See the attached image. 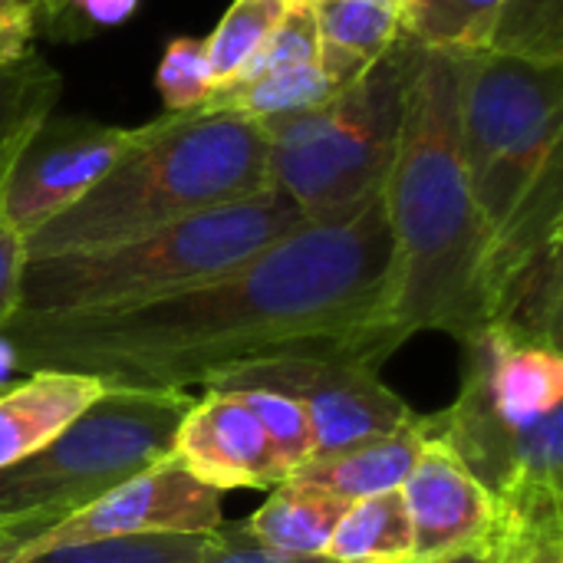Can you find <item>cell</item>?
<instances>
[{
    "mask_svg": "<svg viewBox=\"0 0 563 563\" xmlns=\"http://www.w3.org/2000/svg\"><path fill=\"white\" fill-rule=\"evenodd\" d=\"M231 393L244 396L247 409L261 422V429H264L267 442L274 445L280 465L287 468V475H294L300 465H307L317 455L310 419L294 399L277 396V393H264V389H231Z\"/></svg>",
    "mask_w": 563,
    "mask_h": 563,
    "instance_id": "obj_25",
    "label": "cell"
},
{
    "mask_svg": "<svg viewBox=\"0 0 563 563\" xmlns=\"http://www.w3.org/2000/svg\"><path fill=\"white\" fill-rule=\"evenodd\" d=\"M310 63H320L317 13H313V3H297L284 13V20L264 40V46L257 49L251 66L241 73V79L277 73V69H294V66H310Z\"/></svg>",
    "mask_w": 563,
    "mask_h": 563,
    "instance_id": "obj_26",
    "label": "cell"
},
{
    "mask_svg": "<svg viewBox=\"0 0 563 563\" xmlns=\"http://www.w3.org/2000/svg\"><path fill=\"white\" fill-rule=\"evenodd\" d=\"M205 389H264L294 399L313 429L317 455L393 432L419 412L396 396L379 366L356 353H287L238 366Z\"/></svg>",
    "mask_w": 563,
    "mask_h": 563,
    "instance_id": "obj_8",
    "label": "cell"
},
{
    "mask_svg": "<svg viewBox=\"0 0 563 563\" xmlns=\"http://www.w3.org/2000/svg\"><path fill=\"white\" fill-rule=\"evenodd\" d=\"M172 459L214 492H271L287 482L274 445L241 393L205 389L178 426Z\"/></svg>",
    "mask_w": 563,
    "mask_h": 563,
    "instance_id": "obj_12",
    "label": "cell"
},
{
    "mask_svg": "<svg viewBox=\"0 0 563 563\" xmlns=\"http://www.w3.org/2000/svg\"><path fill=\"white\" fill-rule=\"evenodd\" d=\"M505 561L508 563H563V521L505 525Z\"/></svg>",
    "mask_w": 563,
    "mask_h": 563,
    "instance_id": "obj_28",
    "label": "cell"
},
{
    "mask_svg": "<svg viewBox=\"0 0 563 563\" xmlns=\"http://www.w3.org/2000/svg\"><path fill=\"white\" fill-rule=\"evenodd\" d=\"M221 492L208 488L188 475L172 455L132 475L99 501L86 505L73 518L43 531L10 561H26L33 554L102 544L125 538H172V534H214L224 525Z\"/></svg>",
    "mask_w": 563,
    "mask_h": 563,
    "instance_id": "obj_10",
    "label": "cell"
},
{
    "mask_svg": "<svg viewBox=\"0 0 563 563\" xmlns=\"http://www.w3.org/2000/svg\"><path fill=\"white\" fill-rule=\"evenodd\" d=\"M26 251L23 241L0 224V327L20 310V277H23Z\"/></svg>",
    "mask_w": 563,
    "mask_h": 563,
    "instance_id": "obj_31",
    "label": "cell"
},
{
    "mask_svg": "<svg viewBox=\"0 0 563 563\" xmlns=\"http://www.w3.org/2000/svg\"><path fill=\"white\" fill-rule=\"evenodd\" d=\"M303 224H310L303 211L271 188L257 198L109 247L26 257L20 313H106L142 307L228 274Z\"/></svg>",
    "mask_w": 563,
    "mask_h": 563,
    "instance_id": "obj_4",
    "label": "cell"
},
{
    "mask_svg": "<svg viewBox=\"0 0 563 563\" xmlns=\"http://www.w3.org/2000/svg\"><path fill=\"white\" fill-rule=\"evenodd\" d=\"M492 53L563 63V0H508Z\"/></svg>",
    "mask_w": 563,
    "mask_h": 563,
    "instance_id": "obj_22",
    "label": "cell"
},
{
    "mask_svg": "<svg viewBox=\"0 0 563 563\" xmlns=\"http://www.w3.org/2000/svg\"><path fill=\"white\" fill-rule=\"evenodd\" d=\"M426 442H429V416H416L412 422L393 432L360 439L327 455H313L290 478L320 485L330 495L353 505L373 495L399 492L402 482L412 475Z\"/></svg>",
    "mask_w": 563,
    "mask_h": 563,
    "instance_id": "obj_14",
    "label": "cell"
},
{
    "mask_svg": "<svg viewBox=\"0 0 563 563\" xmlns=\"http://www.w3.org/2000/svg\"><path fill=\"white\" fill-rule=\"evenodd\" d=\"M508 0H406V36L432 53L485 56Z\"/></svg>",
    "mask_w": 563,
    "mask_h": 563,
    "instance_id": "obj_19",
    "label": "cell"
},
{
    "mask_svg": "<svg viewBox=\"0 0 563 563\" xmlns=\"http://www.w3.org/2000/svg\"><path fill=\"white\" fill-rule=\"evenodd\" d=\"M155 86L162 92L165 112H198L205 99L214 92L211 63L205 53V40L175 36L165 43V53L155 69Z\"/></svg>",
    "mask_w": 563,
    "mask_h": 563,
    "instance_id": "obj_24",
    "label": "cell"
},
{
    "mask_svg": "<svg viewBox=\"0 0 563 563\" xmlns=\"http://www.w3.org/2000/svg\"><path fill=\"white\" fill-rule=\"evenodd\" d=\"M36 36V3L33 0H0V69L26 59Z\"/></svg>",
    "mask_w": 563,
    "mask_h": 563,
    "instance_id": "obj_30",
    "label": "cell"
},
{
    "mask_svg": "<svg viewBox=\"0 0 563 563\" xmlns=\"http://www.w3.org/2000/svg\"><path fill=\"white\" fill-rule=\"evenodd\" d=\"M422 53L426 46L402 36L323 106L261 122L271 148V185L310 224L353 214L383 195Z\"/></svg>",
    "mask_w": 563,
    "mask_h": 563,
    "instance_id": "obj_5",
    "label": "cell"
},
{
    "mask_svg": "<svg viewBox=\"0 0 563 563\" xmlns=\"http://www.w3.org/2000/svg\"><path fill=\"white\" fill-rule=\"evenodd\" d=\"M33 538H30V531H23V528H16V525H7V521H0V563H7L16 551H23L26 544H30Z\"/></svg>",
    "mask_w": 563,
    "mask_h": 563,
    "instance_id": "obj_33",
    "label": "cell"
},
{
    "mask_svg": "<svg viewBox=\"0 0 563 563\" xmlns=\"http://www.w3.org/2000/svg\"><path fill=\"white\" fill-rule=\"evenodd\" d=\"M198 563H330L327 558H290V554H277V551H267L261 548L244 521H234V525H221L214 534H211V548L205 551V558Z\"/></svg>",
    "mask_w": 563,
    "mask_h": 563,
    "instance_id": "obj_29",
    "label": "cell"
},
{
    "mask_svg": "<svg viewBox=\"0 0 563 563\" xmlns=\"http://www.w3.org/2000/svg\"><path fill=\"white\" fill-rule=\"evenodd\" d=\"M287 10V0H234L221 13L214 30L205 36L214 89H224L241 79V73L251 66V59L257 56V49L274 33Z\"/></svg>",
    "mask_w": 563,
    "mask_h": 563,
    "instance_id": "obj_21",
    "label": "cell"
},
{
    "mask_svg": "<svg viewBox=\"0 0 563 563\" xmlns=\"http://www.w3.org/2000/svg\"><path fill=\"white\" fill-rule=\"evenodd\" d=\"M412 525V561L442 563L498 538L501 515L495 498L472 478L452 449L429 435L412 475L402 482Z\"/></svg>",
    "mask_w": 563,
    "mask_h": 563,
    "instance_id": "obj_11",
    "label": "cell"
},
{
    "mask_svg": "<svg viewBox=\"0 0 563 563\" xmlns=\"http://www.w3.org/2000/svg\"><path fill=\"white\" fill-rule=\"evenodd\" d=\"M563 63L485 53L468 59L459 145L492 241L548 188L563 185Z\"/></svg>",
    "mask_w": 563,
    "mask_h": 563,
    "instance_id": "obj_7",
    "label": "cell"
},
{
    "mask_svg": "<svg viewBox=\"0 0 563 563\" xmlns=\"http://www.w3.org/2000/svg\"><path fill=\"white\" fill-rule=\"evenodd\" d=\"M211 548V534H172V538H125L102 544H73L26 561L7 563H198Z\"/></svg>",
    "mask_w": 563,
    "mask_h": 563,
    "instance_id": "obj_23",
    "label": "cell"
},
{
    "mask_svg": "<svg viewBox=\"0 0 563 563\" xmlns=\"http://www.w3.org/2000/svg\"><path fill=\"white\" fill-rule=\"evenodd\" d=\"M36 3V26L40 23H59L56 36H63L66 23H76L82 33L89 30H112L132 20L139 10V0H33Z\"/></svg>",
    "mask_w": 563,
    "mask_h": 563,
    "instance_id": "obj_27",
    "label": "cell"
},
{
    "mask_svg": "<svg viewBox=\"0 0 563 563\" xmlns=\"http://www.w3.org/2000/svg\"><path fill=\"white\" fill-rule=\"evenodd\" d=\"M290 7H297V3H320V0H287Z\"/></svg>",
    "mask_w": 563,
    "mask_h": 563,
    "instance_id": "obj_35",
    "label": "cell"
},
{
    "mask_svg": "<svg viewBox=\"0 0 563 563\" xmlns=\"http://www.w3.org/2000/svg\"><path fill=\"white\" fill-rule=\"evenodd\" d=\"M142 139L145 125H109L53 109L23 142L0 181V224L26 241L73 208Z\"/></svg>",
    "mask_w": 563,
    "mask_h": 563,
    "instance_id": "obj_9",
    "label": "cell"
},
{
    "mask_svg": "<svg viewBox=\"0 0 563 563\" xmlns=\"http://www.w3.org/2000/svg\"><path fill=\"white\" fill-rule=\"evenodd\" d=\"M323 558L330 563L412 561V525L402 492H386L353 501L343 511Z\"/></svg>",
    "mask_w": 563,
    "mask_h": 563,
    "instance_id": "obj_18",
    "label": "cell"
},
{
    "mask_svg": "<svg viewBox=\"0 0 563 563\" xmlns=\"http://www.w3.org/2000/svg\"><path fill=\"white\" fill-rule=\"evenodd\" d=\"M393 238L383 195L303 224L251 261L172 297L106 313H13L20 373L69 369L106 389H188L287 353H356L383 366Z\"/></svg>",
    "mask_w": 563,
    "mask_h": 563,
    "instance_id": "obj_1",
    "label": "cell"
},
{
    "mask_svg": "<svg viewBox=\"0 0 563 563\" xmlns=\"http://www.w3.org/2000/svg\"><path fill=\"white\" fill-rule=\"evenodd\" d=\"M20 379H23V373H20L16 350H13V343L7 340V333L0 330V396H3L10 386H16Z\"/></svg>",
    "mask_w": 563,
    "mask_h": 563,
    "instance_id": "obj_32",
    "label": "cell"
},
{
    "mask_svg": "<svg viewBox=\"0 0 563 563\" xmlns=\"http://www.w3.org/2000/svg\"><path fill=\"white\" fill-rule=\"evenodd\" d=\"M501 534H505V531H501ZM501 563H508V561H505V551H501Z\"/></svg>",
    "mask_w": 563,
    "mask_h": 563,
    "instance_id": "obj_36",
    "label": "cell"
},
{
    "mask_svg": "<svg viewBox=\"0 0 563 563\" xmlns=\"http://www.w3.org/2000/svg\"><path fill=\"white\" fill-rule=\"evenodd\" d=\"M261 122L234 112H165L73 208L23 241L26 257L92 251L271 191Z\"/></svg>",
    "mask_w": 563,
    "mask_h": 563,
    "instance_id": "obj_3",
    "label": "cell"
},
{
    "mask_svg": "<svg viewBox=\"0 0 563 563\" xmlns=\"http://www.w3.org/2000/svg\"><path fill=\"white\" fill-rule=\"evenodd\" d=\"M195 396L185 389H106L53 442L0 468V521L43 531L172 455Z\"/></svg>",
    "mask_w": 563,
    "mask_h": 563,
    "instance_id": "obj_6",
    "label": "cell"
},
{
    "mask_svg": "<svg viewBox=\"0 0 563 563\" xmlns=\"http://www.w3.org/2000/svg\"><path fill=\"white\" fill-rule=\"evenodd\" d=\"M106 383L69 369H33L0 396V468H10L53 442L82 416Z\"/></svg>",
    "mask_w": 563,
    "mask_h": 563,
    "instance_id": "obj_13",
    "label": "cell"
},
{
    "mask_svg": "<svg viewBox=\"0 0 563 563\" xmlns=\"http://www.w3.org/2000/svg\"><path fill=\"white\" fill-rule=\"evenodd\" d=\"M313 13L320 66L336 89L350 86L406 36V0H320Z\"/></svg>",
    "mask_w": 563,
    "mask_h": 563,
    "instance_id": "obj_15",
    "label": "cell"
},
{
    "mask_svg": "<svg viewBox=\"0 0 563 563\" xmlns=\"http://www.w3.org/2000/svg\"><path fill=\"white\" fill-rule=\"evenodd\" d=\"M346 508L350 501L330 495L327 488L287 478L271 488V498L244 521V528L267 551L290 558H323Z\"/></svg>",
    "mask_w": 563,
    "mask_h": 563,
    "instance_id": "obj_16",
    "label": "cell"
},
{
    "mask_svg": "<svg viewBox=\"0 0 563 563\" xmlns=\"http://www.w3.org/2000/svg\"><path fill=\"white\" fill-rule=\"evenodd\" d=\"M59 92L63 76L46 56L30 53L0 69V181L33 129L56 109Z\"/></svg>",
    "mask_w": 563,
    "mask_h": 563,
    "instance_id": "obj_20",
    "label": "cell"
},
{
    "mask_svg": "<svg viewBox=\"0 0 563 563\" xmlns=\"http://www.w3.org/2000/svg\"><path fill=\"white\" fill-rule=\"evenodd\" d=\"M468 59L422 53L406 99L399 152L383 185L393 238L386 330L399 343L416 333L468 343L492 323L495 241L472 198L459 145Z\"/></svg>",
    "mask_w": 563,
    "mask_h": 563,
    "instance_id": "obj_2",
    "label": "cell"
},
{
    "mask_svg": "<svg viewBox=\"0 0 563 563\" xmlns=\"http://www.w3.org/2000/svg\"><path fill=\"white\" fill-rule=\"evenodd\" d=\"M501 551H505V534L498 531L495 541H488V544H482V548H475V551H465V554L449 558V561L442 563H501Z\"/></svg>",
    "mask_w": 563,
    "mask_h": 563,
    "instance_id": "obj_34",
    "label": "cell"
},
{
    "mask_svg": "<svg viewBox=\"0 0 563 563\" xmlns=\"http://www.w3.org/2000/svg\"><path fill=\"white\" fill-rule=\"evenodd\" d=\"M336 92L340 89L323 73V66L310 63V66L264 73V76H247L224 89H214L205 99V106L198 109V115L234 112V115H247L254 122H271V119L310 112V109L323 106L327 99H333Z\"/></svg>",
    "mask_w": 563,
    "mask_h": 563,
    "instance_id": "obj_17",
    "label": "cell"
}]
</instances>
